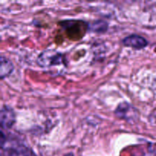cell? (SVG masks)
<instances>
[{"instance_id": "1", "label": "cell", "mask_w": 156, "mask_h": 156, "mask_svg": "<svg viewBox=\"0 0 156 156\" xmlns=\"http://www.w3.org/2000/svg\"><path fill=\"white\" fill-rule=\"evenodd\" d=\"M64 62H65L64 55L53 49L44 50L37 58V63L42 68L63 65Z\"/></svg>"}, {"instance_id": "2", "label": "cell", "mask_w": 156, "mask_h": 156, "mask_svg": "<svg viewBox=\"0 0 156 156\" xmlns=\"http://www.w3.org/2000/svg\"><path fill=\"white\" fill-rule=\"evenodd\" d=\"M115 115L117 117L126 121L134 120L138 117L139 113L137 110L127 102L120 103L115 110Z\"/></svg>"}, {"instance_id": "3", "label": "cell", "mask_w": 156, "mask_h": 156, "mask_svg": "<svg viewBox=\"0 0 156 156\" xmlns=\"http://www.w3.org/2000/svg\"><path fill=\"white\" fill-rule=\"evenodd\" d=\"M0 123L2 129H10L15 123V114L9 106H3L0 112Z\"/></svg>"}, {"instance_id": "4", "label": "cell", "mask_w": 156, "mask_h": 156, "mask_svg": "<svg viewBox=\"0 0 156 156\" xmlns=\"http://www.w3.org/2000/svg\"><path fill=\"white\" fill-rule=\"evenodd\" d=\"M125 47H131L135 50H142L147 47L149 43L143 37L137 34H132L126 37L122 41Z\"/></svg>"}, {"instance_id": "5", "label": "cell", "mask_w": 156, "mask_h": 156, "mask_svg": "<svg viewBox=\"0 0 156 156\" xmlns=\"http://www.w3.org/2000/svg\"><path fill=\"white\" fill-rule=\"evenodd\" d=\"M0 77L1 79H4L12 74L14 70V66L12 62L4 56H2L0 58Z\"/></svg>"}, {"instance_id": "6", "label": "cell", "mask_w": 156, "mask_h": 156, "mask_svg": "<svg viewBox=\"0 0 156 156\" xmlns=\"http://www.w3.org/2000/svg\"><path fill=\"white\" fill-rule=\"evenodd\" d=\"M9 156H34L33 152L24 146H16L11 150Z\"/></svg>"}, {"instance_id": "7", "label": "cell", "mask_w": 156, "mask_h": 156, "mask_svg": "<svg viewBox=\"0 0 156 156\" xmlns=\"http://www.w3.org/2000/svg\"><path fill=\"white\" fill-rule=\"evenodd\" d=\"M108 28V24L106 21L99 20V21H94L91 24V31L95 33H104L106 31Z\"/></svg>"}, {"instance_id": "8", "label": "cell", "mask_w": 156, "mask_h": 156, "mask_svg": "<svg viewBox=\"0 0 156 156\" xmlns=\"http://www.w3.org/2000/svg\"><path fill=\"white\" fill-rule=\"evenodd\" d=\"M64 156H74V155H73V153H71V152H70V153L66 154V155H65Z\"/></svg>"}]
</instances>
